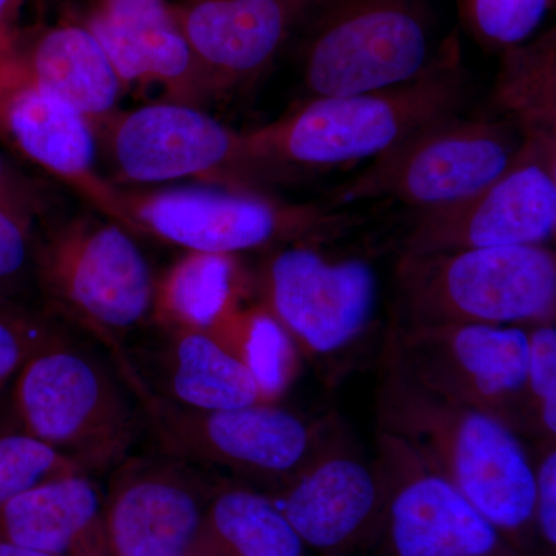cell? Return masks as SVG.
<instances>
[{
    "label": "cell",
    "mask_w": 556,
    "mask_h": 556,
    "mask_svg": "<svg viewBox=\"0 0 556 556\" xmlns=\"http://www.w3.org/2000/svg\"><path fill=\"white\" fill-rule=\"evenodd\" d=\"M490 108L522 137H556V31L500 51Z\"/></svg>",
    "instance_id": "cell-25"
},
{
    "label": "cell",
    "mask_w": 556,
    "mask_h": 556,
    "mask_svg": "<svg viewBox=\"0 0 556 556\" xmlns=\"http://www.w3.org/2000/svg\"><path fill=\"white\" fill-rule=\"evenodd\" d=\"M84 25L108 53L124 89L159 86L167 101L200 109L217 97L169 0H100Z\"/></svg>",
    "instance_id": "cell-18"
},
{
    "label": "cell",
    "mask_w": 556,
    "mask_h": 556,
    "mask_svg": "<svg viewBox=\"0 0 556 556\" xmlns=\"http://www.w3.org/2000/svg\"><path fill=\"white\" fill-rule=\"evenodd\" d=\"M376 445L386 484L378 535L387 556H525L404 442L378 431Z\"/></svg>",
    "instance_id": "cell-14"
},
{
    "label": "cell",
    "mask_w": 556,
    "mask_h": 556,
    "mask_svg": "<svg viewBox=\"0 0 556 556\" xmlns=\"http://www.w3.org/2000/svg\"><path fill=\"white\" fill-rule=\"evenodd\" d=\"M0 206L31 225L33 218L39 212V199L33 192L30 182L16 174L9 161L3 159L2 153H0Z\"/></svg>",
    "instance_id": "cell-33"
},
{
    "label": "cell",
    "mask_w": 556,
    "mask_h": 556,
    "mask_svg": "<svg viewBox=\"0 0 556 556\" xmlns=\"http://www.w3.org/2000/svg\"><path fill=\"white\" fill-rule=\"evenodd\" d=\"M522 144L514 124L463 113L434 121L376 156L331 193L332 206L394 200L431 211L473 195L510 166Z\"/></svg>",
    "instance_id": "cell-9"
},
{
    "label": "cell",
    "mask_w": 556,
    "mask_h": 556,
    "mask_svg": "<svg viewBox=\"0 0 556 556\" xmlns=\"http://www.w3.org/2000/svg\"><path fill=\"white\" fill-rule=\"evenodd\" d=\"M527 328L495 325H401L383 353L439 397L481 409L533 438L527 404Z\"/></svg>",
    "instance_id": "cell-10"
},
{
    "label": "cell",
    "mask_w": 556,
    "mask_h": 556,
    "mask_svg": "<svg viewBox=\"0 0 556 556\" xmlns=\"http://www.w3.org/2000/svg\"><path fill=\"white\" fill-rule=\"evenodd\" d=\"M554 5L555 0H457L466 30L492 51L532 38Z\"/></svg>",
    "instance_id": "cell-28"
},
{
    "label": "cell",
    "mask_w": 556,
    "mask_h": 556,
    "mask_svg": "<svg viewBox=\"0 0 556 556\" xmlns=\"http://www.w3.org/2000/svg\"><path fill=\"white\" fill-rule=\"evenodd\" d=\"M208 556H303L305 544L268 493L222 481L204 511Z\"/></svg>",
    "instance_id": "cell-23"
},
{
    "label": "cell",
    "mask_w": 556,
    "mask_h": 556,
    "mask_svg": "<svg viewBox=\"0 0 556 556\" xmlns=\"http://www.w3.org/2000/svg\"><path fill=\"white\" fill-rule=\"evenodd\" d=\"M156 452L240 484L277 492L302 470L334 433L331 420H308L278 402L230 409H193L129 388Z\"/></svg>",
    "instance_id": "cell-6"
},
{
    "label": "cell",
    "mask_w": 556,
    "mask_h": 556,
    "mask_svg": "<svg viewBox=\"0 0 556 556\" xmlns=\"http://www.w3.org/2000/svg\"><path fill=\"white\" fill-rule=\"evenodd\" d=\"M0 135L25 160L75 190L102 217L130 230L123 189L97 169L89 121L38 86L5 47L0 50Z\"/></svg>",
    "instance_id": "cell-16"
},
{
    "label": "cell",
    "mask_w": 556,
    "mask_h": 556,
    "mask_svg": "<svg viewBox=\"0 0 556 556\" xmlns=\"http://www.w3.org/2000/svg\"><path fill=\"white\" fill-rule=\"evenodd\" d=\"M0 308H3V305H0Z\"/></svg>",
    "instance_id": "cell-38"
},
{
    "label": "cell",
    "mask_w": 556,
    "mask_h": 556,
    "mask_svg": "<svg viewBox=\"0 0 556 556\" xmlns=\"http://www.w3.org/2000/svg\"><path fill=\"white\" fill-rule=\"evenodd\" d=\"M24 0H0V50L16 35L17 20Z\"/></svg>",
    "instance_id": "cell-34"
},
{
    "label": "cell",
    "mask_w": 556,
    "mask_h": 556,
    "mask_svg": "<svg viewBox=\"0 0 556 556\" xmlns=\"http://www.w3.org/2000/svg\"><path fill=\"white\" fill-rule=\"evenodd\" d=\"M61 332L46 314L30 313L24 306L0 308V391L10 387L33 354Z\"/></svg>",
    "instance_id": "cell-30"
},
{
    "label": "cell",
    "mask_w": 556,
    "mask_h": 556,
    "mask_svg": "<svg viewBox=\"0 0 556 556\" xmlns=\"http://www.w3.org/2000/svg\"><path fill=\"white\" fill-rule=\"evenodd\" d=\"M7 390H9V388H5V390L0 391V401H2L3 396H5Z\"/></svg>",
    "instance_id": "cell-37"
},
{
    "label": "cell",
    "mask_w": 556,
    "mask_h": 556,
    "mask_svg": "<svg viewBox=\"0 0 556 556\" xmlns=\"http://www.w3.org/2000/svg\"><path fill=\"white\" fill-rule=\"evenodd\" d=\"M33 281L50 313L86 331L113 364L152 317L155 277L134 233L79 217L35 236Z\"/></svg>",
    "instance_id": "cell-4"
},
{
    "label": "cell",
    "mask_w": 556,
    "mask_h": 556,
    "mask_svg": "<svg viewBox=\"0 0 556 556\" xmlns=\"http://www.w3.org/2000/svg\"><path fill=\"white\" fill-rule=\"evenodd\" d=\"M260 302L313 364L342 357L375 324L379 278L368 260L332 257L317 244L276 249L258 278Z\"/></svg>",
    "instance_id": "cell-11"
},
{
    "label": "cell",
    "mask_w": 556,
    "mask_h": 556,
    "mask_svg": "<svg viewBox=\"0 0 556 556\" xmlns=\"http://www.w3.org/2000/svg\"><path fill=\"white\" fill-rule=\"evenodd\" d=\"M9 402L25 433L94 478L130 457L146 431L137 399L115 368L64 332L25 362Z\"/></svg>",
    "instance_id": "cell-3"
},
{
    "label": "cell",
    "mask_w": 556,
    "mask_h": 556,
    "mask_svg": "<svg viewBox=\"0 0 556 556\" xmlns=\"http://www.w3.org/2000/svg\"><path fill=\"white\" fill-rule=\"evenodd\" d=\"M305 547L343 556L378 536L386 484L336 428L313 459L291 481L270 493Z\"/></svg>",
    "instance_id": "cell-17"
},
{
    "label": "cell",
    "mask_w": 556,
    "mask_h": 556,
    "mask_svg": "<svg viewBox=\"0 0 556 556\" xmlns=\"http://www.w3.org/2000/svg\"><path fill=\"white\" fill-rule=\"evenodd\" d=\"M5 49L38 86L75 109L93 129L115 115L124 86L86 25L17 30Z\"/></svg>",
    "instance_id": "cell-22"
},
{
    "label": "cell",
    "mask_w": 556,
    "mask_h": 556,
    "mask_svg": "<svg viewBox=\"0 0 556 556\" xmlns=\"http://www.w3.org/2000/svg\"><path fill=\"white\" fill-rule=\"evenodd\" d=\"M134 236L148 233L193 252L237 255L338 239L357 219L316 204H288L255 190L167 188L123 190Z\"/></svg>",
    "instance_id": "cell-8"
},
{
    "label": "cell",
    "mask_w": 556,
    "mask_h": 556,
    "mask_svg": "<svg viewBox=\"0 0 556 556\" xmlns=\"http://www.w3.org/2000/svg\"><path fill=\"white\" fill-rule=\"evenodd\" d=\"M470 97L459 36L439 43L426 68L407 83L348 97L309 100L287 118L249 131L268 169H306L375 160L434 121L463 113Z\"/></svg>",
    "instance_id": "cell-2"
},
{
    "label": "cell",
    "mask_w": 556,
    "mask_h": 556,
    "mask_svg": "<svg viewBox=\"0 0 556 556\" xmlns=\"http://www.w3.org/2000/svg\"><path fill=\"white\" fill-rule=\"evenodd\" d=\"M0 556H47V555L39 554V552L30 551V548L16 546V544L9 543V541L0 540Z\"/></svg>",
    "instance_id": "cell-36"
},
{
    "label": "cell",
    "mask_w": 556,
    "mask_h": 556,
    "mask_svg": "<svg viewBox=\"0 0 556 556\" xmlns=\"http://www.w3.org/2000/svg\"><path fill=\"white\" fill-rule=\"evenodd\" d=\"M244 285L237 255L189 251L156 280L150 324L207 331L229 306L244 299Z\"/></svg>",
    "instance_id": "cell-24"
},
{
    "label": "cell",
    "mask_w": 556,
    "mask_h": 556,
    "mask_svg": "<svg viewBox=\"0 0 556 556\" xmlns=\"http://www.w3.org/2000/svg\"><path fill=\"white\" fill-rule=\"evenodd\" d=\"M35 233L31 223L0 206V305L21 306L33 283Z\"/></svg>",
    "instance_id": "cell-31"
},
{
    "label": "cell",
    "mask_w": 556,
    "mask_h": 556,
    "mask_svg": "<svg viewBox=\"0 0 556 556\" xmlns=\"http://www.w3.org/2000/svg\"><path fill=\"white\" fill-rule=\"evenodd\" d=\"M396 285L401 325L530 328L556 318L548 244L399 255Z\"/></svg>",
    "instance_id": "cell-5"
},
{
    "label": "cell",
    "mask_w": 556,
    "mask_h": 556,
    "mask_svg": "<svg viewBox=\"0 0 556 556\" xmlns=\"http://www.w3.org/2000/svg\"><path fill=\"white\" fill-rule=\"evenodd\" d=\"M75 473L84 471L17 426L7 390L0 401V507L31 486Z\"/></svg>",
    "instance_id": "cell-27"
},
{
    "label": "cell",
    "mask_w": 556,
    "mask_h": 556,
    "mask_svg": "<svg viewBox=\"0 0 556 556\" xmlns=\"http://www.w3.org/2000/svg\"><path fill=\"white\" fill-rule=\"evenodd\" d=\"M170 5L217 94L262 76L295 27L287 0H175Z\"/></svg>",
    "instance_id": "cell-20"
},
{
    "label": "cell",
    "mask_w": 556,
    "mask_h": 556,
    "mask_svg": "<svg viewBox=\"0 0 556 556\" xmlns=\"http://www.w3.org/2000/svg\"><path fill=\"white\" fill-rule=\"evenodd\" d=\"M526 388L533 439L556 442V325L527 328Z\"/></svg>",
    "instance_id": "cell-29"
},
{
    "label": "cell",
    "mask_w": 556,
    "mask_h": 556,
    "mask_svg": "<svg viewBox=\"0 0 556 556\" xmlns=\"http://www.w3.org/2000/svg\"><path fill=\"white\" fill-rule=\"evenodd\" d=\"M105 526L113 556H208L204 511L218 475L163 455H131L109 475Z\"/></svg>",
    "instance_id": "cell-15"
},
{
    "label": "cell",
    "mask_w": 556,
    "mask_h": 556,
    "mask_svg": "<svg viewBox=\"0 0 556 556\" xmlns=\"http://www.w3.org/2000/svg\"><path fill=\"white\" fill-rule=\"evenodd\" d=\"M302 24L303 78L311 100L407 83L438 49L428 0H321Z\"/></svg>",
    "instance_id": "cell-7"
},
{
    "label": "cell",
    "mask_w": 556,
    "mask_h": 556,
    "mask_svg": "<svg viewBox=\"0 0 556 556\" xmlns=\"http://www.w3.org/2000/svg\"><path fill=\"white\" fill-rule=\"evenodd\" d=\"M0 540L47 556H113L105 490L87 473L31 486L0 507Z\"/></svg>",
    "instance_id": "cell-21"
},
{
    "label": "cell",
    "mask_w": 556,
    "mask_h": 556,
    "mask_svg": "<svg viewBox=\"0 0 556 556\" xmlns=\"http://www.w3.org/2000/svg\"><path fill=\"white\" fill-rule=\"evenodd\" d=\"M257 383L263 401L278 402L298 378L300 356L294 340L262 302L233 303L207 329Z\"/></svg>",
    "instance_id": "cell-26"
},
{
    "label": "cell",
    "mask_w": 556,
    "mask_h": 556,
    "mask_svg": "<svg viewBox=\"0 0 556 556\" xmlns=\"http://www.w3.org/2000/svg\"><path fill=\"white\" fill-rule=\"evenodd\" d=\"M109 148L124 181L139 185L197 178L248 188L252 174L266 169L248 134L212 118L203 109L164 101L113 115Z\"/></svg>",
    "instance_id": "cell-13"
},
{
    "label": "cell",
    "mask_w": 556,
    "mask_h": 556,
    "mask_svg": "<svg viewBox=\"0 0 556 556\" xmlns=\"http://www.w3.org/2000/svg\"><path fill=\"white\" fill-rule=\"evenodd\" d=\"M376 412L378 431L404 442L532 556L535 467L525 438L489 413L424 390L386 353Z\"/></svg>",
    "instance_id": "cell-1"
},
{
    "label": "cell",
    "mask_w": 556,
    "mask_h": 556,
    "mask_svg": "<svg viewBox=\"0 0 556 556\" xmlns=\"http://www.w3.org/2000/svg\"><path fill=\"white\" fill-rule=\"evenodd\" d=\"M556 230V137H522L517 156L473 195L417 212L401 254L548 244Z\"/></svg>",
    "instance_id": "cell-12"
},
{
    "label": "cell",
    "mask_w": 556,
    "mask_h": 556,
    "mask_svg": "<svg viewBox=\"0 0 556 556\" xmlns=\"http://www.w3.org/2000/svg\"><path fill=\"white\" fill-rule=\"evenodd\" d=\"M289 11H291L294 25L302 24V21L308 16L311 10L317 7L321 0H287Z\"/></svg>",
    "instance_id": "cell-35"
},
{
    "label": "cell",
    "mask_w": 556,
    "mask_h": 556,
    "mask_svg": "<svg viewBox=\"0 0 556 556\" xmlns=\"http://www.w3.org/2000/svg\"><path fill=\"white\" fill-rule=\"evenodd\" d=\"M113 368L127 388H144L179 407L230 409L265 402L239 358L200 329L159 328L156 339L130 345Z\"/></svg>",
    "instance_id": "cell-19"
},
{
    "label": "cell",
    "mask_w": 556,
    "mask_h": 556,
    "mask_svg": "<svg viewBox=\"0 0 556 556\" xmlns=\"http://www.w3.org/2000/svg\"><path fill=\"white\" fill-rule=\"evenodd\" d=\"M540 452L533 455L535 467V506L533 529L536 546H543L547 556L556 548V442H538Z\"/></svg>",
    "instance_id": "cell-32"
}]
</instances>
